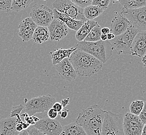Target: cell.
I'll return each mask as SVG.
<instances>
[{
    "label": "cell",
    "mask_w": 146,
    "mask_h": 135,
    "mask_svg": "<svg viewBox=\"0 0 146 135\" xmlns=\"http://www.w3.org/2000/svg\"><path fill=\"white\" fill-rule=\"evenodd\" d=\"M106 112L97 105H92L79 113L76 123L82 127L86 135H102Z\"/></svg>",
    "instance_id": "1"
},
{
    "label": "cell",
    "mask_w": 146,
    "mask_h": 135,
    "mask_svg": "<svg viewBox=\"0 0 146 135\" xmlns=\"http://www.w3.org/2000/svg\"><path fill=\"white\" fill-rule=\"evenodd\" d=\"M69 59L79 76H92L100 71L103 67V64L99 60L78 49L71 55Z\"/></svg>",
    "instance_id": "2"
},
{
    "label": "cell",
    "mask_w": 146,
    "mask_h": 135,
    "mask_svg": "<svg viewBox=\"0 0 146 135\" xmlns=\"http://www.w3.org/2000/svg\"><path fill=\"white\" fill-rule=\"evenodd\" d=\"M76 48L93 56L102 64H105L112 55L113 48L109 41L96 42H79Z\"/></svg>",
    "instance_id": "3"
},
{
    "label": "cell",
    "mask_w": 146,
    "mask_h": 135,
    "mask_svg": "<svg viewBox=\"0 0 146 135\" xmlns=\"http://www.w3.org/2000/svg\"><path fill=\"white\" fill-rule=\"evenodd\" d=\"M56 102L55 98L50 95L35 97L25 103V111L32 116L36 113L47 112Z\"/></svg>",
    "instance_id": "4"
},
{
    "label": "cell",
    "mask_w": 146,
    "mask_h": 135,
    "mask_svg": "<svg viewBox=\"0 0 146 135\" xmlns=\"http://www.w3.org/2000/svg\"><path fill=\"white\" fill-rule=\"evenodd\" d=\"M123 116L111 111L106 112L102 135H125L123 128Z\"/></svg>",
    "instance_id": "5"
},
{
    "label": "cell",
    "mask_w": 146,
    "mask_h": 135,
    "mask_svg": "<svg viewBox=\"0 0 146 135\" xmlns=\"http://www.w3.org/2000/svg\"><path fill=\"white\" fill-rule=\"evenodd\" d=\"M139 32L138 30L132 26H130L124 33L115 36L109 41L113 50H116L119 55L121 54L129 55L132 42L135 36Z\"/></svg>",
    "instance_id": "6"
},
{
    "label": "cell",
    "mask_w": 146,
    "mask_h": 135,
    "mask_svg": "<svg viewBox=\"0 0 146 135\" xmlns=\"http://www.w3.org/2000/svg\"><path fill=\"white\" fill-rule=\"evenodd\" d=\"M54 9L76 21H87L83 13V9L80 8L71 0H57L53 3Z\"/></svg>",
    "instance_id": "7"
},
{
    "label": "cell",
    "mask_w": 146,
    "mask_h": 135,
    "mask_svg": "<svg viewBox=\"0 0 146 135\" xmlns=\"http://www.w3.org/2000/svg\"><path fill=\"white\" fill-rule=\"evenodd\" d=\"M121 15L126 18L136 29L139 31H146V6L136 9L123 8Z\"/></svg>",
    "instance_id": "8"
},
{
    "label": "cell",
    "mask_w": 146,
    "mask_h": 135,
    "mask_svg": "<svg viewBox=\"0 0 146 135\" xmlns=\"http://www.w3.org/2000/svg\"><path fill=\"white\" fill-rule=\"evenodd\" d=\"M30 15L38 26L47 28L54 19L53 10L43 4H35Z\"/></svg>",
    "instance_id": "9"
},
{
    "label": "cell",
    "mask_w": 146,
    "mask_h": 135,
    "mask_svg": "<svg viewBox=\"0 0 146 135\" xmlns=\"http://www.w3.org/2000/svg\"><path fill=\"white\" fill-rule=\"evenodd\" d=\"M143 125L138 116L127 113L123 116V128L125 135H141Z\"/></svg>",
    "instance_id": "10"
},
{
    "label": "cell",
    "mask_w": 146,
    "mask_h": 135,
    "mask_svg": "<svg viewBox=\"0 0 146 135\" xmlns=\"http://www.w3.org/2000/svg\"><path fill=\"white\" fill-rule=\"evenodd\" d=\"M33 127L46 135H60L63 128L59 121L48 118L40 119Z\"/></svg>",
    "instance_id": "11"
},
{
    "label": "cell",
    "mask_w": 146,
    "mask_h": 135,
    "mask_svg": "<svg viewBox=\"0 0 146 135\" xmlns=\"http://www.w3.org/2000/svg\"><path fill=\"white\" fill-rule=\"evenodd\" d=\"M48 29L52 41H60L68 33V28L66 24L57 19H53L48 26Z\"/></svg>",
    "instance_id": "12"
},
{
    "label": "cell",
    "mask_w": 146,
    "mask_h": 135,
    "mask_svg": "<svg viewBox=\"0 0 146 135\" xmlns=\"http://www.w3.org/2000/svg\"><path fill=\"white\" fill-rule=\"evenodd\" d=\"M146 54V31H139L135 36L130 55L143 58Z\"/></svg>",
    "instance_id": "13"
},
{
    "label": "cell",
    "mask_w": 146,
    "mask_h": 135,
    "mask_svg": "<svg viewBox=\"0 0 146 135\" xmlns=\"http://www.w3.org/2000/svg\"><path fill=\"white\" fill-rule=\"evenodd\" d=\"M54 66L59 76L62 79L71 82L76 79L77 74L69 58H65Z\"/></svg>",
    "instance_id": "14"
},
{
    "label": "cell",
    "mask_w": 146,
    "mask_h": 135,
    "mask_svg": "<svg viewBox=\"0 0 146 135\" xmlns=\"http://www.w3.org/2000/svg\"><path fill=\"white\" fill-rule=\"evenodd\" d=\"M38 26L30 17H27L19 24V33L23 42H29L32 38L34 32Z\"/></svg>",
    "instance_id": "15"
},
{
    "label": "cell",
    "mask_w": 146,
    "mask_h": 135,
    "mask_svg": "<svg viewBox=\"0 0 146 135\" xmlns=\"http://www.w3.org/2000/svg\"><path fill=\"white\" fill-rule=\"evenodd\" d=\"M20 115L15 118H7L0 120V135H18L20 133L16 130V126Z\"/></svg>",
    "instance_id": "16"
},
{
    "label": "cell",
    "mask_w": 146,
    "mask_h": 135,
    "mask_svg": "<svg viewBox=\"0 0 146 135\" xmlns=\"http://www.w3.org/2000/svg\"><path fill=\"white\" fill-rule=\"evenodd\" d=\"M131 26L130 22L122 15H117L111 21L110 33L115 36H119L125 32Z\"/></svg>",
    "instance_id": "17"
},
{
    "label": "cell",
    "mask_w": 146,
    "mask_h": 135,
    "mask_svg": "<svg viewBox=\"0 0 146 135\" xmlns=\"http://www.w3.org/2000/svg\"><path fill=\"white\" fill-rule=\"evenodd\" d=\"M53 12L54 18L62 21L70 29L78 31L84 23V21H76L71 19L67 15L58 12L55 9H53Z\"/></svg>",
    "instance_id": "18"
},
{
    "label": "cell",
    "mask_w": 146,
    "mask_h": 135,
    "mask_svg": "<svg viewBox=\"0 0 146 135\" xmlns=\"http://www.w3.org/2000/svg\"><path fill=\"white\" fill-rule=\"evenodd\" d=\"M76 47H71L68 49L59 48L50 52L53 65H57L65 58H69L71 55L76 50Z\"/></svg>",
    "instance_id": "19"
},
{
    "label": "cell",
    "mask_w": 146,
    "mask_h": 135,
    "mask_svg": "<svg viewBox=\"0 0 146 135\" xmlns=\"http://www.w3.org/2000/svg\"><path fill=\"white\" fill-rule=\"evenodd\" d=\"M98 22L94 21H86L76 31V38L79 42L83 41L94 27L96 26Z\"/></svg>",
    "instance_id": "20"
},
{
    "label": "cell",
    "mask_w": 146,
    "mask_h": 135,
    "mask_svg": "<svg viewBox=\"0 0 146 135\" xmlns=\"http://www.w3.org/2000/svg\"><path fill=\"white\" fill-rule=\"evenodd\" d=\"M50 38L48 28L38 26L32 36V40L36 44H42L47 41Z\"/></svg>",
    "instance_id": "21"
},
{
    "label": "cell",
    "mask_w": 146,
    "mask_h": 135,
    "mask_svg": "<svg viewBox=\"0 0 146 135\" xmlns=\"http://www.w3.org/2000/svg\"><path fill=\"white\" fill-rule=\"evenodd\" d=\"M62 133L64 135H86L82 127L76 122L64 126Z\"/></svg>",
    "instance_id": "22"
},
{
    "label": "cell",
    "mask_w": 146,
    "mask_h": 135,
    "mask_svg": "<svg viewBox=\"0 0 146 135\" xmlns=\"http://www.w3.org/2000/svg\"><path fill=\"white\" fill-rule=\"evenodd\" d=\"M104 12L102 9L99 7L92 5L84 9L83 13L87 21H94L95 18L102 15Z\"/></svg>",
    "instance_id": "23"
},
{
    "label": "cell",
    "mask_w": 146,
    "mask_h": 135,
    "mask_svg": "<svg viewBox=\"0 0 146 135\" xmlns=\"http://www.w3.org/2000/svg\"><path fill=\"white\" fill-rule=\"evenodd\" d=\"M118 2L123 8L126 9H136L146 6V0H125Z\"/></svg>",
    "instance_id": "24"
},
{
    "label": "cell",
    "mask_w": 146,
    "mask_h": 135,
    "mask_svg": "<svg viewBox=\"0 0 146 135\" xmlns=\"http://www.w3.org/2000/svg\"><path fill=\"white\" fill-rule=\"evenodd\" d=\"M102 28L98 24L94 26L92 29L88 36L83 41L89 42H96L100 41V36L102 35Z\"/></svg>",
    "instance_id": "25"
},
{
    "label": "cell",
    "mask_w": 146,
    "mask_h": 135,
    "mask_svg": "<svg viewBox=\"0 0 146 135\" xmlns=\"http://www.w3.org/2000/svg\"><path fill=\"white\" fill-rule=\"evenodd\" d=\"M33 1V0H13L12 10L15 12H19L26 9Z\"/></svg>",
    "instance_id": "26"
},
{
    "label": "cell",
    "mask_w": 146,
    "mask_h": 135,
    "mask_svg": "<svg viewBox=\"0 0 146 135\" xmlns=\"http://www.w3.org/2000/svg\"><path fill=\"white\" fill-rule=\"evenodd\" d=\"M144 102L142 100H137L132 101L129 106L130 113L132 114L139 116L143 109Z\"/></svg>",
    "instance_id": "27"
},
{
    "label": "cell",
    "mask_w": 146,
    "mask_h": 135,
    "mask_svg": "<svg viewBox=\"0 0 146 135\" xmlns=\"http://www.w3.org/2000/svg\"><path fill=\"white\" fill-rule=\"evenodd\" d=\"M111 1L110 0H93L92 1V5L98 6L105 12L108 8Z\"/></svg>",
    "instance_id": "28"
},
{
    "label": "cell",
    "mask_w": 146,
    "mask_h": 135,
    "mask_svg": "<svg viewBox=\"0 0 146 135\" xmlns=\"http://www.w3.org/2000/svg\"><path fill=\"white\" fill-rule=\"evenodd\" d=\"M12 1L0 0V10L8 13L12 10Z\"/></svg>",
    "instance_id": "29"
},
{
    "label": "cell",
    "mask_w": 146,
    "mask_h": 135,
    "mask_svg": "<svg viewBox=\"0 0 146 135\" xmlns=\"http://www.w3.org/2000/svg\"><path fill=\"white\" fill-rule=\"evenodd\" d=\"M71 1L76 6L83 9L88 6H91L92 4V0H72Z\"/></svg>",
    "instance_id": "30"
},
{
    "label": "cell",
    "mask_w": 146,
    "mask_h": 135,
    "mask_svg": "<svg viewBox=\"0 0 146 135\" xmlns=\"http://www.w3.org/2000/svg\"><path fill=\"white\" fill-rule=\"evenodd\" d=\"M24 109V107L22 105H20L19 106L13 107L12 108V111L11 114L9 115V118H15L18 115H19L21 114V112Z\"/></svg>",
    "instance_id": "31"
},
{
    "label": "cell",
    "mask_w": 146,
    "mask_h": 135,
    "mask_svg": "<svg viewBox=\"0 0 146 135\" xmlns=\"http://www.w3.org/2000/svg\"><path fill=\"white\" fill-rule=\"evenodd\" d=\"M138 117L143 125L146 124V101L144 103L143 109L141 112L140 114L139 115Z\"/></svg>",
    "instance_id": "32"
},
{
    "label": "cell",
    "mask_w": 146,
    "mask_h": 135,
    "mask_svg": "<svg viewBox=\"0 0 146 135\" xmlns=\"http://www.w3.org/2000/svg\"><path fill=\"white\" fill-rule=\"evenodd\" d=\"M27 130L29 135H46L44 134V133L41 132V131H40L38 129L35 128L34 127H31Z\"/></svg>",
    "instance_id": "33"
},
{
    "label": "cell",
    "mask_w": 146,
    "mask_h": 135,
    "mask_svg": "<svg viewBox=\"0 0 146 135\" xmlns=\"http://www.w3.org/2000/svg\"><path fill=\"white\" fill-rule=\"evenodd\" d=\"M58 114V113L53 108L50 109L47 112V115L48 116V118L52 120H55L56 118L57 117Z\"/></svg>",
    "instance_id": "34"
},
{
    "label": "cell",
    "mask_w": 146,
    "mask_h": 135,
    "mask_svg": "<svg viewBox=\"0 0 146 135\" xmlns=\"http://www.w3.org/2000/svg\"><path fill=\"white\" fill-rule=\"evenodd\" d=\"M53 109H54L55 111L57 112L58 113H59L62 111L63 109V107L62 106V104L60 103H58V102H56L54 105H53L52 108Z\"/></svg>",
    "instance_id": "35"
},
{
    "label": "cell",
    "mask_w": 146,
    "mask_h": 135,
    "mask_svg": "<svg viewBox=\"0 0 146 135\" xmlns=\"http://www.w3.org/2000/svg\"><path fill=\"white\" fill-rule=\"evenodd\" d=\"M69 110L67 109H64L62 110V111L59 112L58 114L60 115V116L62 118H66L67 117L68 115V112H69Z\"/></svg>",
    "instance_id": "36"
},
{
    "label": "cell",
    "mask_w": 146,
    "mask_h": 135,
    "mask_svg": "<svg viewBox=\"0 0 146 135\" xmlns=\"http://www.w3.org/2000/svg\"><path fill=\"white\" fill-rule=\"evenodd\" d=\"M69 101H70V99L69 98H68L67 99H64L61 101L60 103L62 104V106L63 107V108H65L66 106H67L69 103Z\"/></svg>",
    "instance_id": "37"
},
{
    "label": "cell",
    "mask_w": 146,
    "mask_h": 135,
    "mask_svg": "<svg viewBox=\"0 0 146 135\" xmlns=\"http://www.w3.org/2000/svg\"><path fill=\"white\" fill-rule=\"evenodd\" d=\"M101 31H102V34H106V35H107L108 33L110 32V29H109L108 28H107V27H105V28H102Z\"/></svg>",
    "instance_id": "38"
},
{
    "label": "cell",
    "mask_w": 146,
    "mask_h": 135,
    "mask_svg": "<svg viewBox=\"0 0 146 135\" xmlns=\"http://www.w3.org/2000/svg\"><path fill=\"white\" fill-rule=\"evenodd\" d=\"M107 35V39L109 41H111L112 40H113L115 37V36L113 34H112V33L110 32L108 33Z\"/></svg>",
    "instance_id": "39"
},
{
    "label": "cell",
    "mask_w": 146,
    "mask_h": 135,
    "mask_svg": "<svg viewBox=\"0 0 146 135\" xmlns=\"http://www.w3.org/2000/svg\"><path fill=\"white\" fill-rule=\"evenodd\" d=\"M107 35L104 34H102L100 36V40L102 41H107Z\"/></svg>",
    "instance_id": "40"
},
{
    "label": "cell",
    "mask_w": 146,
    "mask_h": 135,
    "mask_svg": "<svg viewBox=\"0 0 146 135\" xmlns=\"http://www.w3.org/2000/svg\"><path fill=\"white\" fill-rule=\"evenodd\" d=\"M141 135H146V124L143 125V128Z\"/></svg>",
    "instance_id": "41"
},
{
    "label": "cell",
    "mask_w": 146,
    "mask_h": 135,
    "mask_svg": "<svg viewBox=\"0 0 146 135\" xmlns=\"http://www.w3.org/2000/svg\"><path fill=\"white\" fill-rule=\"evenodd\" d=\"M142 62L143 63L144 66L146 67V54H145V55L142 58Z\"/></svg>",
    "instance_id": "42"
},
{
    "label": "cell",
    "mask_w": 146,
    "mask_h": 135,
    "mask_svg": "<svg viewBox=\"0 0 146 135\" xmlns=\"http://www.w3.org/2000/svg\"><path fill=\"white\" fill-rule=\"evenodd\" d=\"M18 135H29L27 130H24L22 132H21Z\"/></svg>",
    "instance_id": "43"
},
{
    "label": "cell",
    "mask_w": 146,
    "mask_h": 135,
    "mask_svg": "<svg viewBox=\"0 0 146 135\" xmlns=\"http://www.w3.org/2000/svg\"><path fill=\"white\" fill-rule=\"evenodd\" d=\"M60 135H63V134H62H62H60Z\"/></svg>",
    "instance_id": "44"
}]
</instances>
